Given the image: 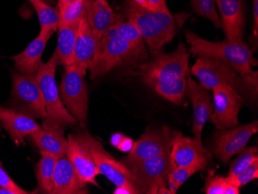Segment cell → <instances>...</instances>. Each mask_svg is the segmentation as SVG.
<instances>
[{
  "label": "cell",
  "instance_id": "1",
  "mask_svg": "<svg viewBox=\"0 0 258 194\" xmlns=\"http://www.w3.org/2000/svg\"><path fill=\"white\" fill-rule=\"evenodd\" d=\"M189 53L181 42L172 53L161 50L152 56V60L136 66V74L144 85L158 95L175 105H179L186 91L190 77Z\"/></svg>",
  "mask_w": 258,
  "mask_h": 194
},
{
  "label": "cell",
  "instance_id": "2",
  "mask_svg": "<svg viewBox=\"0 0 258 194\" xmlns=\"http://www.w3.org/2000/svg\"><path fill=\"white\" fill-rule=\"evenodd\" d=\"M123 12L140 32L152 56L160 52L177 33L179 19L171 13L146 10L132 0H126Z\"/></svg>",
  "mask_w": 258,
  "mask_h": 194
},
{
  "label": "cell",
  "instance_id": "3",
  "mask_svg": "<svg viewBox=\"0 0 258 194\" xmlns=\"http://www.w3.org/2000/svg\"><path fill=\"white\" fill-rule=\"evenodd\" d=\"M185 37L189 44V53L223 60L231 65L240 76L251 73L252 67L257 65L254 50L243 40L230 41L226 38L223 41H209L189 30L185 32Z\"/></svg>",
  "mask_w": 258,
  "mask_h": 194
},
{
  "label": "cell",
  "instance_id": "4",
  "mask_svg": "<svg viewBox=\"0 0 258 194\" xmlns=\"http://www.w3.org/2000/svg\"><path fill=\"white\" fill-rule=\"evenodd\" d=\"M148 56L147 50L136 48L118 36L111 39L101 38L99 47L88 68L90 78L98 79L119 67L137 66Z\"/></svg>",
  "mask_w": 258,
  "mask_h": 194
},
{
  "label": "cell",
  "instance_id": "5",
  "mask_svg": "<svg viewBox=\"0 0 258 194\" xmlns=\"http://www.w3.org/2000/svg\"><path fill=\"white\" fill-rule=\"evenodd\" d=\"M56 66V57L53 54L46 63L42 62L36 75L46 107V115L42 128L46 130H63L78 121L60 99L55 78Z\"/></svg>",
  "mask_w": 258,
  "mask_h": 194
},
{
  "label": "cell",
  "instance_id": "6",
  "mask_svg": "<svg viewBox=\"0 0 258 194\" xmlns=\"http://www.w3.org/2000/svg\"><path fill=\"white\" fill-rule=\"evenodd\" d=\"M190 73L197 77L200 84L209 91L221 87L235 96L247 99L244 77L240 76L231 65L223 60L198 56L190 69Z\"/></svg>",
  "mask_w": 258,
  "mask_h": 194
},
{
  "label": "cell",
  "instance_id": "7",
  "mask_svg": "<svg viewBox=\"0 0 258 194\" xmlns=\"http://www.w3.org/2000/svg\"><path fill=\"white\" fill-rule=\"evenodd\" d=\"M123 163L133 175L139 193L157 194L159 188L168 186V176L176 167L170 152L136 161L123 159Z\"/></svg>",
  "mask_w": 258,
  "mask_h": 194
},
{
  "label": "cell",
  "instance_id": "8",
  "mask_svg": "<svg viewBox=\"0 0 258 194\" xmlns=\"http://www.w3.org/2000/svg\"><path fill=\"white\" fill-rule=\"evenodd\" d=\"M75 136L88 148L100 174L108 178L117 187L127 189L129 194H139L133 175L123 162L116 160L104 150L101 142L93 137L88 131L79 132Z\"/></svg>",
  "mask_w": 258,
  "mask_h": 194
},
{
  "label": "cell",
  "instance_id": "9",
  "mask_svg": "<svg viewBox=\"0 0 258 194\" xmlns=\"http://www.w3.org/2000/svg\"><path fill=\"white\" fill-rule=\"evenodd\" d=\"M85 75L75 64L67 66L58 88L63 105L82 126L86 124L88 109Z\"/></svg>",
  "mask_w": 258,
  "mask_h": 194
},
{
  "label": "cell",
  "instance_id": "10",
  "mask_svg": "<svg viewBox=\"0 0 258 194\" xmlns=\"http://www.w3.org/2000/svg\"><path fill=\"white\" fill-rule=\"evenodd\" d=\"M12 97L16 109L24 111L35 118L44 120L46 107L36 75L14 73L12 75Z\"/></svg>",
  "mask_w": 258,
  "mask_h": 194
},
{
  "label": "cell",
  "instance_id": "11",
  "mask_svg": "<svg viewBox=\"0 0 258 194\" xmlns=\"http://www.w3.org/2000/svg\"><path fill=\"white\" fill-rule=\"evenodd\" d=\"M257 132V121L240 126L218 130L213 138V153L221 163L227 164L233 156L244 149L251 136Z\"/></svg>",
  "mask_w": 258,
  "mask_h": 194
},
{
  "label": "cell",
  "instance_id": "12",
  "mask_svg": "<svg viewBox=\"0 0 258 194\" xmlns=\"http://www.w3.org/2000/svg\"><path fill=\"white\" fill-rule=\"evenodd\" d=\"M176 133L166 126L161 128H148L140 140L134 143L124 160L136 161L169 153Z\"/></svg>",
  "mask_w": 258,
  "mask_h": 194
},
{
  "label": "cell",
  "instance_id": "13",
  "mask_svg": "<svg viewBox=\"0 0 258 194\" xmlns=\"http://www.w3.org/2000/svg\"><path fill=\"white\" fill-rule=\"evenodd\" d=\"M171 157L175 166H196L199 171L205 170L212 159V153L207 150L202 141L177 133L172 141Z\"/></svg>",
  "mask_w": 258,
  "mask_h": 194
},
{
  "label": "cell",
  "instance_id": "14",
  "mask_svg": "<svg viewBox=\"0 0 258 194\" xmlns=\"http://www.w3.org/2000/svg\"><path fill=\"white\" fill-rule=\"evenodd\" d=\"M214 94V111L210 121L217 130L237 126L238 114L245 104L243 98L233 95L228 90L217 87L212 90Z\"/></svg>",
  "mask_w": 258,
  "mask_h": 194
},
{
  "label": "cell",
  "instance_id": "15",
  "mask_svg": "<svg viewBox=\"0 0 258 194\" xmlns=\"http://www.w3.org/2000/svg\"><path fill=\"white\" fill-rule=\"evenodd\" d=\"M185 95L189 97L194 109L192 133L194 138L202 141V132L207 121L210 119L214 111L212 98L209 90L189 77L187 82Z\"/></svg>",
  "mask_w": 258,
  "mask_h": 194
},
{
  "label": "cell",
  "instance_id": "16",
  "mask_svg": "<svg viewBox=\"0 0 258 194\" xmlns=\"http://www.w3.org/2000/svg\"><path fill=\"white\" fill-rule=\"evenodd\" d=\"M68 146L66 156L75 168L79 177L88 184L100 187L96 176L100 174L98 167L88 148L75 137L68 135Z\"/></svg>",
  "mask_w": 258,
  "mask_h": 194
},
{
  "label": "cell",
  "instance_id": "17",
  "mask_svg": "<svg viewBox=\"0 0 258 194\" xmlns=\"http://www.w3.org/2000/svg\"><path fill=\"white\" fill-rule=\"evenodd\" d=\"M0 123L17 146L24 144L26 136L42 128L27 113L4 106H0Z\"/></svg>",
  "mask_w": 258,
  "mask_h": 194
},
{
  "label": "cell",
  "instance_id": "18",
  "mask_svg": "<svg viewBox=\"0 0 258 194\" xmlns=\"http://www.w3.org/2000/svg\"><path fill=\"white\" fill-rule=\"evenodd\" d=\"M216 2L227 39L230 41L243 40L245 20L241 0H216Z\"/></svg>",
  "mask_w": 258,
  "mask_h": 194
},
{
  "label": "cell",
  "instance_id": "19",
  "mask_svg": "<svg viewBox=\"0 0 258 194\" xmlns=\"http://www.w3.org/2000/svg\"><path fill=\"white\" fill-rule=\"evenodd\" d=\"M88 184L79 177L66 156L58 158L55 166L52 193H88Z\"/></svg>",
  "mask_w": 258,
  "mask_h": 194
},
{
  "label": "cell",
  "instance_id": "20",
  "mask_svg": "<svg viewBox=\"0 0 258 194\" xmlns=\"http://www.w3.org/2000/svg\"><path fill=\"white\" fill-rule=\"evenodd\" d=\"M53 32L41 33L37 36L22 53L11 58L15 62L17 72L23 75H37L41 64L42 55L46 43L53 35Z\"/></svg>",
  "mask_w": 258,
  "mask_h": 194
},
{
  "label": "cell",
  "instance_id": "21",
  "mask_svg": "<svg viewBox=\"0 0 258 194\" xmlns=\"http://www.w3.org/2000/svg\"><path fill=\"white\" fill-rule=\"evenodd\" d=\"M98 49L96 40L86 18L82 19L78 24V37L75 47L73 64L86 75L88 67L92 61Z\"/></svg>",
  "mask_w": 258,
  "mask_h": 194
},
{
  "label": "cell",
  "instance_id": "22",
  "mask_svg": "<svg viewBox=\"0 0 258 194\" xmlns=\"http://www.w3.org/2000/svg\"><path fill=\"white\" fill-rule=\"evenodd\" d=\"M86 19L94 33L98 48L104 33L115 24L118 19L107 0H94L88 8Z\"/></svg>",
  "mask_w": 258,
  "mask_h": 194
},
{
  "label": "cell",
  "instance_id": "23",
  "mask_svg": "<svg viewBox=\"0 0 258 194\" xmlns=\"http://www.w3.org/2000/svg\"><path fill=\"white\" fill-rule=\"evenodd\" d=\"M78 24L58 27L57 46L54 53L57 65L67 67L73 64L78 37Z\"/></svg>",
  "mask_w": 258,
  "mask_h": 194
},
{
  "label": "cell",
  "instance_id": "24",
  "mask_svg": "<svg viewBox=\"0 0 258 194\" xmlns=\"http://www.w3.org/2000/svg\"><path fill=\"white\" fill-rule=\"evenodd\" d=\"M30 136L40 150L57 158L66 156L68 141L64 137L63 130H46L41 128Z\"/></svg>",
  "mask_w": 258,
  "mask_h": 194
},
{
  "label": "cell",
  "instance_id": "25",
  "mask_svg": "<svg viewBox=\"0 0 258 194\" xmlns=\"http://www.w3.org/2000/svg\"><path fill=\"white\" fill-rule=\"evenodd\" d=\"M41 159L37 166V179L39 187L45 193H52L53 176L58 158L50 153L40 150Z\"/></svg>",
  "mask_w": 258,
  "mask_h": 194
},
{
  "label": "cell",
  "instance_id": "26",
  "mask_svg": "<svg viewBox=\"0 0 258 194\" xmlns=\"http://www.w3.org/2000/svg\"><path fill=\"white\" fill-rule=\"evenodd\" d=\"M34 7L40 24V32H56L60 20V12L56 8L50 7L42 0H29Z\"/></svg>",
  "mask_w": 258,
  "mask_h": 194
},
{
  "label": "cell",
  "instance_id": "27",
  "mask_svg": "<svg viewBox=\"0 0 258 194\" xmlns=\"http://www.w3.org/2000/svg\"><path fill=\"white\" fill-rule=\"evenodd\" d=\"M94 0H75L60 10L59 26L78 24L82 19L86 18L87 12Z\"/></svg>",
  "mask_w": 258,
  "mask_h": 194
},
{
  "label": "cell",
  "instance_id": "28",
  "mask_svg": "<svg viewBox=\"0 0 258 194\" xmlns=\"http://www.w3.org/2000/svg\"><path fill=\"white\" fill-rule=\"evenodd\" d=\"M114 25L117 30L118 37L133 45L136 48L146 50L144 40L133 23L129 20H127V22H122L117 20Z\"/></svg>",
  "mask_w": 258,
  "mask_h": 194
},
{
  "label": "cell",
  "instance_id": "29",
  "mask_svg": "<svg viewBox=\"0 0 258 194\" xmlns=\"http://www.w3.org/2000/svg\"><path fill=\"white\" fill-rule=\"evenodd\" d=\"M191 5L197 15L212 22L216 28H222L221 21L217 12L216 0H191Z\"/></svg>",
  "mask_w": 258,
  "mask_h": 194
},
{
  "label": "cell",
  "instance_id": "30",
  "mask_svg": "<svg viewBox=\"0 0 258 194\" xmlns=\"http://www.w3.org/2000/svg\"><path fill=\"white\" fill-rule=\"evenodd\" d=\"M199 172L196 166H176L168 176V186L172 194L177 192L178 189L191 176Z\"/></svg>",
  "mask_w": 258,
  "mask_h": 194
},
{
  "label": "cell",
  "instance_id": "31",
  "mask_svg": "<svg viewBox=\"0 0 258 194\" xmlns=\"http://www.w3.org/2000/svg\"><path fill=\"white\" fill-rule=\"evenodd\" d=\"M237 159L230 165V170L227 176H235L240 174L243 170L247 169L253 161L258 159L257 148H244Z\"/></svg>",
  "mask_w": 258,
  "mask_h": 194
},
{
  "label": "cell",
  "instance_id": "32",
  "mask_svg": "<svg viewBox=\"0 0 258 194\" xmlns=\"http://www.w3.org/2000/svg\"><path fill=\"white\" fill-rule=\"evenodd\" d=\"M257 177L258 159H256L240 174L235 176H227V178H225V180L230 182L232 184L235 185L237 187L240 188Z\"/></svg>",
  "mask_w": 258,
  "mask_h": 194
},
{
  "label": "cell",
  "instance_id": "33",
  "mask_svg": "<svg viewBox=\"0 0 258 194\" xmlns=\"http://www.w3.org/2000/svg\"><path fill=\"white\" fill-rule=\"evenodd\" d=\"M225 178L215 174L214 170L209 171L208 176L206 178L204 191L207 194H224L225 189Z\"/></svg>",
  "mask_w": 258,
  "mask_h": 194
},
{
  "label": "cell",
  "instance_id": "34",
  "mask_svg": "<svg viewBox=\"0 0 258 194\" xmlns=\"http://www.w3.org/2000/svg\"><path fill=\"white\" fill-rule=\"evenodd\" d=\"M258 72H252L251 73L243 75L245 85L247 90V99L250 101L257 100V78Z\"/></svg>",
  "mask_w": 258,
  "mask_h": 194
},
{
  "label": "cell",
  "instance_id": "35",
  "mask_svg": "<svg viewBox=\"0 0 258 194\" xmlns=\"http://www.w3.org/2000/svg\"><path fill=\"white\" fill-rule=\"evenodd\" d=\"M0 187L9 189L14 192V194H27L30 192L20 188L16 184L14 181L6 173L4 169L0 166Z\"/></svg>",
  "mask_w": 258,
  "mask_h": 194
},
{
  "label": "cell",
  "instance_id": "36",
  "mask_svg": "<svg viewBox=\"0 0 258 194\" xmlns=\"http://www.w3.org/2000/svg\"><path fill=\"white\" fill-rule=\"evenodd\" d=\"M149 4L152 6L153 10L156 11H163V12H169L168 9L167 4H166V0H148Z\"/></svg>",
  "mask_w": 258,
  "mask_h": 194
},
{
  "label": "cell",
  "instance_id": "37",
  "mask_svg": "<svg viewBox=\"0 0 258 194\" xmlns=\"http://www.w3.org/2000/svg\"><path fill=\"white\" fill-rule=\"evenodd\" d=\"M134 143L132 139L124 136V139L121 140V143L118 145V150H119L120 151L124 152V153L130 152L132 149H133V146H134Z\"/></svg>",
  "mask_w": 258,
  "mask_h": 194
},
{
  "label": "cell",
  "instance_id": "38",
  "mask_svg": "<svg viewBox=\"0 0 258 194\" xmlns=\"http://www.w3.org/2000/svg\"><path fill=\"white\" fill-rule=\"evenodd\" d=\"M253 35L257 37L258 32V0H253Z\"/></svg>",
  "mask_w": 258,
  "mask_h": 194
},
{
  "label": "cell",
  "instance_id": "39",
  "mask_svg": "<svg viewBox=\"0 0 258 194\" xmlns=\"http://www.w3.org/2000/svg\"><path fill=\"white\" fill-rule=\"evenodd\" d=\"M240 193V188L236 186L235 185L232 184L230 182L226 181L225 189H224V194H239Z\"/></svg>",
  "mask_w": 258,
  "mask_h": 194
},
{
  "label": "cell",
  "instance_id": "40",
  "mask_svg": "<svg viewBox=\"0 0 258 194\" xmlns=\"http://www.w3.org/2000/svg\"><path fill=\"white\" fill-rule=\"evenodd\" d=\"M124 135L121 134V133H114V134L112 135V136H111L110 143H111V146H114V147L118 148V145L120 144V143H121V140L124 139Z\"/></svg>",
  "mask_w": 258,
  "mask_h": 194
},
{
  "label": "cell",
  "instance_id": "41",
  "mask_svg": "<svg viewBox=\"0 0 258 194\" xmlns=\"http://www.w3.org/2000/svg\"><path fill=\"white\" fill-rule=\"evenodd\" d=\"M135 4H137L139 7H143V8L146 9V10H152V11H156L153 10L152 6L149 4L148 0H132Z\"/></svg>",
  "mask_w": 258,
  "mask_h": 194
},
{
  "label": "cell",
  "instance_id": "42",
  "mask_svg": "<svg viewBox=\"0 0 258 194\" xmlns=\"http://www.w3.org/2000/svg\"><path fill=\"white\" fill-rule=\"evenodd\" d=\"M75 0H58L57 2V8L60 11L62 9L64 8L68 4H69L70 3L73 2Z\"/></svg>",
  "mask_w": 258,
  "mask_h": 194
},
{
  "label": "cell",
  "instance_id": "43",
  "mask_svg": "<svg viewBox=\"0 0 258 194\" xmlns=\"http://www.w3.org/2000/svg\"><path fill=\"white\" fill-rule=\"evenodd\" d=\"M113 193L116 194V193H126V194H129L128 191L127 190V189H124V188L122 187H117V189H115V190L114 191V192Z\"/></svg>",
  "mask_w": 258,
  "mask_h": 194
},
{
  "label": "cell",
  "instance_id": "44",
  "mask_svg": "<svg viewBox=\"0 0 258 194\" xmlns=\"http://www.w3.org/2000/svg\"><path fill=\"white\" fill-rule=\"evenodd\" d=\"M43 2L46 3V4H53L54 3V0H42Z\"/></svg>",
  "mask_w": 258,
  "mask_h": 194
},
{
  "label": "cell",
  "instance_id": "45",
  "mask_svg": "<svg viewBox=\"0 0 258 194\" xmlns=\"http://www.w3.org/2000/svg\"><path fill=\"white\" fill-rule=\"evenodd\" d=\"M0 165H1V160H0Z\"/></svg>",
  "mask_w": 258,
  "mask_h": 194
}]
</instances>
